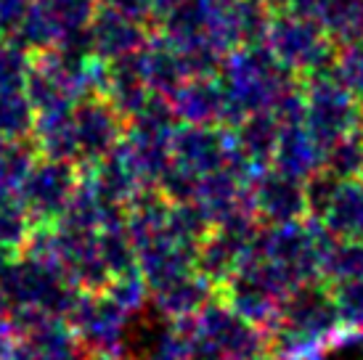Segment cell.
Listing matches in <instances>:
<instances>
[{
  "label": "cell",
  "mask_w": 363,
  "mask_h": 360,
  "mask_svg": "<svg viewBox=\"0 0 363 360\" xmlns=\"http://www.w3.org/2000/svg\"><path fill=\"white\" fill-rule=\"evenodd\" d=\"M265 360H286V358H271V355H268V358H265Z\"/></svg>",
  "instance_id": "2e32d148"
},
{
  "label": "cell",
  "mask_w": 363,
  "mask_h": 360,
  "mask_svg": "<svg viewBox=\"0 0 363 360\" xmlns=\"http://www.w3.org/2000/svg\"><path fill=\"white\" fill-rule=\"evenodd\" d=\"M247 201L262 225H284L308 218L305 210V180L279 167L255 172L247 183Z\"/></svg>",
  "instance_id": "8992f818"
},
{
  "label": "cell",
  "mask_w": 363,
  "mask_h": 360,
  "mask_svg": "<svg viewBox=\"0 0 363 360\" xmlns=\"http://www.w3.org/2000/svg\"><path fill=\"white\" fill-rule=\"evenodd\" d=\"M300 85L305 99V130L323 157L332 143L361 128V101L345 88L334 67L303 77Z\"/></svg>",
  "instance_id": "277c9868"
},
{
  "label": "cell",
  "mask_w": 363,
  "mask_h": 360,
  "mask_svg": "<svg viewBox=\"0 0 363 360\" xmlns=\"http://www.w3.org/2000/svg\"><path fill=\"white\" fill-rule=\"evenodd\" d=\"M265 45L284 69L292 72L297 80L334 67L337 43L326 35L313 13L289 9L271 11Z\"/></svg>",
  "instance_id": "7a4b0ae2"
},
{
  "label": "cell",
  "mask_w": 363,
  "mask_h": 360,
  "mask_svg": "<svg viewBox=\"0 0 363 360\" xmlns=\"http://www.w3.org/2000/svg\"><path fill=\"white\" fill-rule=\"evenodd\" d=\"M318 223L334 239H363V180H340Z\"/></svg>",
  "instance_id": "9c48e42d"
},
{
  "label": "cell",
  "mask_w": 363,
  "mask_h": 360,
  "mask_svg": "<svg viewBox=\"0 0 363 360\" xmlns=\"http://www.w3.org/2000/svg\"><path fill=\"white\" fill-rule=\"evenodd\" d=\"M233 151L242 157L255 172L265 170L273 164L276 140H279V120L271 111H252L231 130Z\"/></svg>",
  "instance_id": "ba28073f"
},
{
  "label": "cell",
  "mask_w": 363,
  "mask_h": 360,
  "mask_svg": "<svg viewBox=\"0 0 363 360\" xmlns=\"http://www.w3.org/2000/svg\"><path fill=\"white\" fill-rule=\"evenodd\" d=\"M292 289V281L268 257L257 254V257H244L239 268L215 289V294L242 318L268 331L276 323L281 302Z\"/></svg>",
  "instance_id": "3957f363"
},
{
  "label": "cell",
  "mask_w": 363,
  "mask_h": 360,
  "mask_svg": "<svg viewBox=\"0 0 363 360\" xmlns=\"http://www.w3.org/2000/svg\"><path fill=\"white\" fill-rule=\"evenodd\" d=\"M358 178H361V180H363V164H361V172H358Z\"/></svg>",
  "instance_id": "e0dca14e"
},
{
  "label": "cell",
  "mask_w": 363,
  "mask_h": 360,
  "mask_svg": "<svg viewBox=\"0 0 363 360\" xmlns=\"http://www.w3.org/2000/svg\"><path fill=\"white\" fill-rule=\"evenodd\" d=\"M273 167L289 172L294 178H308L321 167V151L313 143L311 133L305 130V122L279 125V140L273 154Z\"/></svg>",
  "instance_id": "30bf717a"
},
{
  "label": "cell",
  "mask_w": 363,
  "mask_h": 360,
  "mask_svg": "<svg viewBox=\"0 0 363 360\" xmlns=\"http://www.w3.org/2000/svg\"><path fill=\"white\" fill-rule=\"evenodd\" d=\"M332 291V302L337 308V318L345 329L363 331V273L350 279L326 283Z\"/></svg>",
  "instance_id": "5bb4252c"
},
{
  "label": "cell",
  "mask_w": 363,
  "mask_h": 360,
  "mask_svg": "<svg viewBox=\"0 0 363 360\" xmlns=\"http://www.w3.org/2000/svg\"><path fill=\"white\" fill-rule=\"evenodd\" d=\"M334 72L345 82V88L350 90L358 101H363V38L337 43V50H334Z\"/></svg>",
  "instance_id": "9a60e30c"
},
{
  "label": "cell",
  "mask_w": 363,
  "mask_h": 360,
  "mask_svg": "<svg viewBox=\"0 0 363 360\" xmlns=\"http://www.w3.org/2000/svg\"><path fill=\"white\" fill-rule=\"evenodd\" d=\"M231 154V133L220 125H191L178 138V159L189 175L202 178L225 164Z\"/></svg>",
  "instance_id": "52a82bcc"
},
{
  "label": "cell",
  "mask_w": 363,
  "mask_h": 360,
  "mask_svg": "<svg viewBox=\"0 0 363 360\" xmlns=\"http://www.w3.org/2000/svg\"><path fill=\"white\" fill-rule=\"evenodd\" d=\"M196 344L231 360H260L268 355V331L242 318L215 294L202 310L189 318Z\"/></svg>",
  "instance_id": "5b68a950"
},
{
  "label": "cell",
  "mask_w": 363,
  "mask_h": 360,
  "mask_svg": "<svg viewBox=\"0 0 363 360\" xmlns=\"http://www.w3.org/2000/svg\"><path fill=\"white\" fill-rule=\"evenodd\" d=\"M361 164H363V130L361 128L353 130L350 135L340 138L337 143H332L321 157L323 170H329L340 180L358 178Z\"/></svg>",
  "instance_id": "4fadbf2b"
},
{
  "label": "cell",
  "mask_w": 363,
  "mask_h": 360,
  "mask_svg": "<svg viewBox=\"0 0 363 360\" xmlns=\"http://www.w3.org/2000/svg\"><path fill=\"white\" fill-rule=\"evenodd\" d=\"M363 273V239H329L321 254V281H334L361 276Z\"/></svg>",
  "instance_id": "7c38bea8"
},
{
  "label": "cell",
  "mask_w": 363,
  "mask_h": 360,
  "mask_svg": "<svg viewBox=\"0 0 363 360\" xmlns=\"http://www.w3.org/2000/svg\"><path fill=\"white\" fill-rule=\"evenodd\" d=\"M218 74L231 103L233 125L252 111H271L284 93L300 82L292 72L284 69L265 43L228 50Z\"/></svg>",
  "instance_id": "6da1fadb"
},
{
  "label": "cell",
  "mask_w": 363,
  "mask_h": 360,
  "mask_svg": "<svg viewBox=\"0 0 363 360\" xmlns=\"http://www.w3.org/2000/svg\"><path fill=\"white\" fill-rule=\"evenodd\" d=\"M212 291L215 289H212L210 281H204L199 273H189V276H181L164 286L160 297V308L175 320L194 318L212 300Z\"/></svg>",
  "instance_id": "8fae6325"
}]
</instances>
